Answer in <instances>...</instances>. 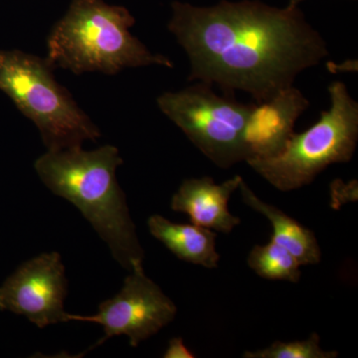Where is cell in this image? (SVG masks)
<instances>
[{
  "mask_svg": "<svg viewBox=\"0 0 358 358\" xmlns=\"http://www.w3.org/2000/svg\"><path fill=\"white\" fill-rule=\"evenodd\" d=\"M303 0H289L288 6L289 7H299V4L303 2Z\"/></svg>",
  "mask_w": 358,
  "mask_h": 358,
  "instance_id": "obj_16",
  "label": "cell"
},
{
  "mask_svg": "<svg viewBox=\"0 0 358 358\" xmlns=\"http://www.w3.org/2000/svg\"><path fill=\"white\" fill-rule=\"evenodd\" d=\"M336 350H324L320 346V338L317 333L310 334L303 341H275L272 345L256 352H245L243 358H336Z\"/></svg>",
  "mask_w": 358,
  "mask_h": 358,
  "instance_id": "obj_14",
  "label": "cell"
},
{
  "mask_svg": "<svg viewBox=\"0 0 358 358\" xmlns=\"http://www.w3.org/2000/svg\"><path fill=\"white\" fill-rule=\"evenodd\" d=\"M54 68L20 50H0V91L37 127L47 150L82 148L96 141L100 129L56 81Z\"/></svg>",
  "mask_w": 358,
  "mask_h": 358,
  "instance_id": "obj_4",
  "label": "cell"
},
{
  "mask_svg": "<svg viewBox=\"0 0 358 358\" xmlns=\"http://www.w3.org/2000/svg\"><path fill=\"white\" fill-rule=\"evenodd\" d=\"M242 180L240 176L220 185L209 176L185 179L174 193L171 208L186 214L195 225L229 234L241 223V219L231 213L228 205Z\"/></svg>",
  "mask_w": 358,
  "mask_h": 358,
  "instance_id": "obj_10",
  "label": "cell"
},
{
  "mask_svg": "<svg viewBox=\"0 0 358 358\" xmlns=\"http://www.w3.org/2000/svg\"><path fill=\"white\" fill-rule=\"evenodd\" d=\"M331 108L307 131L293 134L279 154L247 160L280 192L310 185L327 166L352 160L358 141V103L343 82L329 88Z\"/></svg>",
  "mask_w": 358,
  "mask_h": 358,
  "instance_id": "obj_5",
  "label": "cell"
},
{
  "mask_svg": "<svg viewBox=\"0 0 358 358\" xmlns=\"http://www.w3.org/2000/svg\"><path fill=\"white\" fill-rule=\"evenodd\" d=\"M178 308L173 300L145 275L143 263L134 266L121 291L99 306L96 315L69 313V322H94L103 327V336L95 346L117 336H127L136 348L162 331L176 319Z\"/></svg>",
  "mask_w": 358,
  "mask_h": 358,
  "instance_id": "obj_7",
  "label": "cell"
},
{
  "mask_svg": "<svg viewBox=\"0 0 358 358\" xmlns=\"http://www.w3.org/2000/svg\"><path fill=\"white\" fill-rule=\"evenodd\" d=\"M249 268L259 277L270 281L298 284L301 265L293 254L271 240L266 245H256L247 258Z\"/></svg>",
  "mask_w": 358,
  "mask_h": 358,
  "instance_id": "obj_13",
  "label": "cell"
},
{
  "mask_svg": "<svg viewBox=\"0 0 358 358\" xmlns=\"http://www.w3.org/2000/svg\"><path fill=\"white\" fill-rule=\"evenodd\" d=\"M169 30L189 58V81L246 92L264 102L294 86L303 71L329 55L299 7L221 1L211 7L174 1Z\"/></svg>",
  "mask_w": 358,
  "mask_h": 358,
  "instance_id": "obj_1",
  "label": "cell"
},
{
  "mask_svg": "<svg viewBox=\"0 0 358 358\" xmlns=\"http://www.w3.org/2000/svg\"><path fill=\"white\" fill-rule=\"evenodd\" d=\"M310 103L294 86L264 102L253 103L245 133L246 159L279 154L294 134L296 120Z\"/></svg>",
  "mask_w": 358,
  "mask_h": 358,
  "instance_id": "obj_9",
  "label": "cell"
},
{
  "mask_svg": "<svg viewBox=\"0 0 358 358\" xmlns=\"http://www.w3.org/2000/svg\"><path fill=\"white\" fill-rule=\"evenodd\" d=\"M122 162L117 148L107 145L90 152L82 148L47 150L34 169L50 192L79 209L115 260L131 272L143 263L145 252L117 182V169Z\"/></svg>",
  "mask_w": 358,
  "mask_h": 358,
  "instance_id": "obj_2",
  "label": "cell"
},
{
  "mask_svg": "<svg viewBox=\"0 0 358 358\" xmlns=\"http://www.w3.org/2000/svg\"><path fill=\"white\" fill-rule=\"evenodd\" d=\"M238 190H240L241 199L247 206L270 221L273 228L272 241L288 250L301 266L317 265L320 262L322 250L312 230L289 217L288 214L274 205L259 199L244 179Z\"/></svg>",
  "mask_w": 358,
  "mask_h": 358,
  "instance_id": "obj_12",
  "label": "cell"
},
{
  "mask_svg": "<svg viewBox=\"0 0 358 358\" xmlns=\"http://www.w3.org/2000/svg\"><path fill=\"white\" fill-rule=\"evenodd\" d=\"M150 234L162 242L179 260L206 268H218L220 254L216 249L217 232L195 224L174 223L164 216H150Z\"/></svg>",
  "mask_w": 358,
  "mask_h": 358,
  "instance_id": "obj_11",
  "label": "cell"
},
{
  "mask_svg": "<svg viewBox=\"0 0 358 358\" xmlns=\"http://www.w3.org/2000/svg\"><path fill=\"white\" fill-rule=\"evenodd\" d=\"M164 358H194L195 355L185 345L181 338H173L169 341Z\"/></svg>",
  "mask_w": 358,
  "mask_h": 358,
  "instance_id": "obj_15",
  "label": "cell"
},
{
  "mask_svg": "<svg viewBox=\"0 0 358 358\" xmlns=\"http://www.w3.org/2000/svg\"><path fill=\"white\" fill-rule=\"evenodd\" d=\"M136 23L124 6L103 0H73L67 13L47 38L46 60L76 75L98 72L117 75L128 68L173 62L147 46L129 31Z\"/></svg>",
  "mask_w": 358,
  "mask_h": 358,
  "instance_id": "obj_3",
  "label": "cell"
},
{
  "mask_svg": "<svg viewBox=\"0 0 358 358\" xmlns=\"http://www.w3.org/2000/svg\"><path fill=\"white\" fill-rule=\"evenodd\" d=\"M67 287L60 254H41L23 263L0 287V310L24 315L39 329L69 322Z\"/></svg>",
  "mask_w": 358,
  "mask_h": 358,
  "instance_id": "obj_8",
  "label": "cell"
},
{
  "mask_svg": "<svg viewBox=\"0 0 358 358\" xmlns=\"http://www.w3.org/2000/svg\"><path fill=\"white\" fill-rule=\"evenodd\" d=\"M210 87L200 82L166 92L157 103L205 157L221 169H229L246 159L245 133L253 103L218 96Z\"/></svg>",
  "mask_w": 358,
  "mask_h": 358,
  "instance_id": "obj_6",
  "label": "cell"
}]
</instances>
